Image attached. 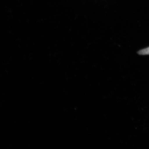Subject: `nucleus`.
Masks as SVG:
<instances>
[{
  "instance_id": "1",
  "label": "nucleus",
  "mask_w": 149,
  "mask_h": 149,
  "mask_svg": "<svg viewBox=\"0 0 149 149\" xmlns=\"http://www.w3.org/2000/svg\"><path fill=\"white\" fill-rule=\"evenodd\" d=\"M138 53L141 55H149V47L140 50Z\"/></svg>"
}]
</instances>
